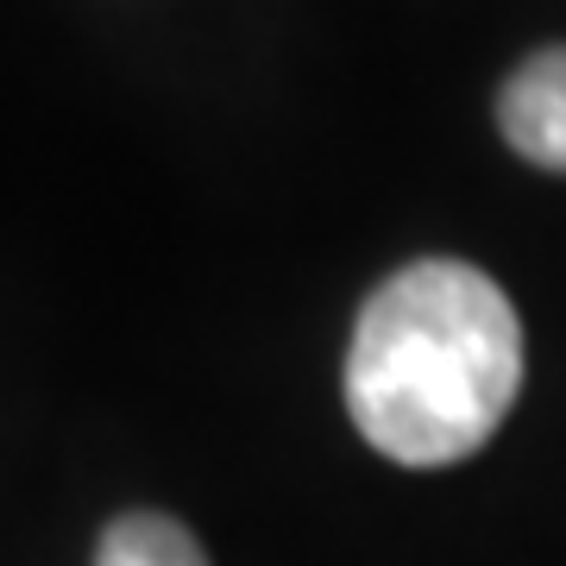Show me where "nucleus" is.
<instances>
[{
  "instance_id": "1",
  "label": "nucleus",
  "mask_w": 566,
  "mask_h": 566,
  "mask_svg": "<svg viewBox=\"0 0 566 566\" xmlns=\"http://www.w3.org/2000/svg\"><path fill=\"white\" fill-rule=\"evenodd\" d=\"M523 390V322L465 259H416L359 308L346 409L397 465H453L504 428Z\"/></svg>"
},
{
  "instance_id": "2",
  "label": "nucleus",
  "mask_w": 566,
  "mask_h": 566,
  "mask_svg": "<svg viewBox=\"0 0 566 566\" xmlns=\"http://www.w3.org/2000/svg\"><path fill=\"white\" fill-rule=\"evenodd\" d=\"M497 126L516 145V158L560 170L566 177V44H547L504 82L497 95Z\"/></svg>"
},
{
  "instance_id": "3",
  "label": "nucleus",
  "mask_w": 566,
  "mask_h": 566,
  "mask_svg": "<svg viewBox=\"0 0 566 566\" xmlns=\"http://www.w3.org/2000/svg\"><path fill=\"white\" fill-rule=\"evenodd\" d=\"M95 566H208L196 535L177 523V516H158V510H133L102 535V554Z\"/></svg>"
}]
</instances>
